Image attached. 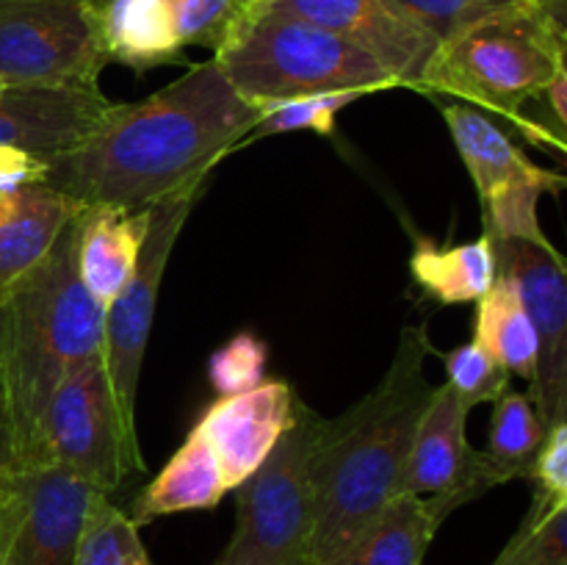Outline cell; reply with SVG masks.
<instances>
[{"mask_svg": "<svg viewBox=\"0 0 567 565\" xmlns=\"http://www.w3.org/2000/svg\"><path fill=\"white\" fill-rule=\"evenodd\" d=\"M260 114L214 59L203 61L150 97L111 103L81 144L48 158L44 183L81 208H150L205 186L210 170L241 147Z\"/></svg>", "mask_w": 567, "mask_h": 565, "instance_id": "6da1fadb", "label": "cell"}, {"mask_svg": "<svg viewBox=\"0 0 567 565\" xmlns=\"http://www.w3.org/2000/svg\"><path fill=\"white\" fill-rule=\"evenodd\" d=\"M424 325L399 336L380 386L336 419H321L313 463V565H336L402 485L421 415L437 386L424 374L432 355Z\"/></svg>", "mask_w": 567, "mask_h": 565, "instance_id": "7a4b0ae2", "label": "cell"}, {"mask_svg": "<svg viewBox=\"0 0 567 565\" xmlns=\"http://www.w3.org/2000/svg\"><path fill=\"white\" fill-rule=\"evenodd\" d=\"M105 308L78 275V214L28 275L0 291V397L17 465H33L39 424L66 374L103 352Z\"/></svg>", "mask_w": 567, "mask_h": 565, "instance_id": "3957f363", "label": "cell"}, {"mask_svg": "<svg viewBox=\"0 0 567 565\" xmlns=\"http://www.w3.org/2000/svg\"><path fill=\"white\" fill-rule=\"evenodd\" d=\"M567 0H524L460 28L426 61L421 92L513 120L567 70Z\"/></svg>", "mask_w": 567, "mask_h": 565, "instance_id": "277c9868", "label": "cell"}, {"mask_svg": "<svg viewBox=\"0 0 567 565\" xmlns=\"http://www.w3.org/2000/svg\"><path fill=\"white\" fill-rule=\"evenodd\" d=\"M214 61L227 83L260 111L305 94L399 89L396 78L369 53L266 0Z\"/></svg>", "mask_w": 567, "mask_h": 565, "instance_id": "5b68a950", "label": "cell"}, {"mask_svg": "<svg viewBox=\"0 0 567 565\" xmlns=\"http://www.w3.org/2000/svg\"><path fill=\"white\" fill-rule=\"evenodd\" d=\"M324 415L297 397L293 424L236 491V532L216 565H313L310 463Z\"/></svg>", "mask_w": 567, "mask_h": 565, "instance_id": "8992f818", "label": "cell"}, {"mask_svg": "<svg viewBox=\"0 0 567 565\" xmlns=\"http://www.w3.org/2000/svg\"><path fill=\"white\" fill-rule=\"evenodd\" d=\"M37 463L64 465L100 493L116 491L131 471H144L138 435L122 421L103 352L75 366L53 391L39 424Z\"/></svg>", "mask_w": 567, "mask_h": 565, "instance_id": "52a82bcc", "label": "cell"}, {"mask_svg": "<svg viewBox=\"0 0 567 565\" xmlns=\"http://www.w3.org/2000/svg\"><path fill=\"white\" fill-rule=\"evenodd\" d=\"M86 0H0V83L97 89L109 66Z\"/></svg>", "mask_w": 567, "mask_h": 565, "instance_id": "ba28073f", "label": "cell"}, {"mask_svg": "<svg viewBox=\"0 0 567 565\" xmlns=\"http://www.w3.org/2000/svg\"><path fill=\"white\" fill-rule=\"evenodd\" d=\"M199 192H203V186H194L150 205L147 238H144L136 269H133L131 280L122 288L120 297L105 308V374H109L122 421H125V427L133 435H136L138 377H142L150 332H153L161 280H164L172 249H175L177 236H181Z\"/></svg>", "mask_w": 567, "mask_h": 565, "instance_id": "9c48e42d", "label": "cell"}, {"mask_svg": "<svg viewBox=\"0 0 567 565\" xmlns=\"http://www.w3.org/2000/svg\"><path fill=\"white\" fill-rule=\"evenodd\" d=\"M94 491L59 463L0 474V565H72Z\"/></svg>", "mask_w": 567, "mask_h": 565, "instance_id": "30bf717a", "label": "cell"}, {"mask_svg": "<svg viewBox=\"0 0 567 565\" xmlns=\"http://www.w3.org/2000/svg\"><path fill=\"white\" fill-rule=\"evenodd\" d=\"M496 271L515 282L537 336L529 393L543 427L567 421V275L557 247L493 242Z\"/></svg>", "mask_w": 567, "mask_h": 565, "instance_id": "8fae6325", "label": "cell"}, {"mask_svg": "<svg viewBox=\"0 0 567 565\" xmlns=\"http://www.w3.org/2000/svg\"><path fill=\"white\" fill-rule=\"evenodd\" d=\"M275 9L316 22L385 66L399 86L419 89L437 39L393 0H266Z\"/></svg>", "mask_w": 567, "mask_h": 565, "instance_id": "7c38bea8", "label": "cell"}, {"mask_svg": "<svg viewBox=\"0 0 567 565\" xmlns=\"http://www.w3.org/2000/svg\"><path fill=\"white\" fill-rule=\"evenodd\" d=\"M297 393L286 380H264L252 391L221 397L205 410L197 430L208 441L227 491L241 485L264 465L288 427L293 424Z\"/></svg>", "mask_w": 567, "mask_h": 565, "instance_id": "4fadbf2b", "label": "cell"}, {"mask_svg": "<svg viewBox=\"0 0 567 565\" xmlns=\"http://www.w3.org/2000/svg\"><path fill=\"white\" fill-rule=\"evenodd\" d=\"M111 100L100 89H0V147L55 158L81 144Z\"/></svg>", "mask_w": 567, "mask_h": 565, "instance_id": "5bb4252c", "label": "cell"}, {"mask_svg": "<svg viewBox=\"0 0 567 565\" xmlns=\"http://www.w3.org/2000/svg\"><path fill=\"white\" fill-rule=\"evenodd\" d=\"M441 114L482 205L518 186H543L548 194H559L567 186L563 172L537 166L524 153V147H518L513 136L502 131L482 109L452 103L443 105Z\"/></svg>", "mask_w": 567, "mask_h": 565, "instance_id": "9a60e30c", "label": "cell"}, {"mask_svg": "<svg viewBox=\"0 0 567 565\" xmlns=\"http://www.w3.org/2000/svg\"><path fill=\"white\" fill-rule=\"evenodd\" d=\"M147 227L150 208L83 205L78 210V275L103 308H109L131 280Z\"/></svg>", "mask_w": 567, "mask_h": 565, "instance_id": "2e32d148", "label": "cell"}, {"mask_svg": "<svg viewBox=\"0 0 567 565\" xmlns=\"http://www.w3.org/2000/svg\"><path fill=\"white\" fill-rule=\"evenodd\" d=\"M81 205L48 183L0 194V291L20 280L53 249Z\"/></svg>", "mask_w": 567, "mask_h": 565, "instance_id": "e0dca14e", "label": "cell"}, {"mask_svg": "<svg viewBox=\"0 0 567 565\" xmlns=\"http://www.w3.org/2000/svg\"><path fill=\"white\" fill-rule=\"evenodd\" d=\"M97 20L109 61L136 75L166 64H186L166 0H86Z\"/></svg>", "mask_w": 567, "mask_h": 565, "instance_id": "ac0fdd59", "label": "cell"}, {"mask_svg": "<svg viewBox=\"0 0 567 565\" xmlns=\"http://www.w3.org/2000/svg\"><path fill=\"white\" fill-rule=\"evenodd\" d=\"M465 421H468V408L446 386H437L415 430L399 493L426 499L446 491L457 480L474 452L465 438Z\"/></svg>", "mask_w": 567, "mask_h": 565, "instance_id": "d6986e66", "label": "cell"}, {"mask_svg": "<svg viewBox=\"0 0 567 565\" xmlns=\"http://www.w3.org/2000/svg\"><path fill=\"white\" fill-rule=\"evenodd\" d=\"M227 493L225 476L203 432L194 427L183 446L169 458L153 482L136 496L133 524H150L161 515L214 510Z\"/></svg>", "mask_w": 567, "mask_h": 565, "instance_id": "ffe728a7", "label": "cell"}, {"mask_svg": "<svg viewBox=\"0 0 567 565\" xmlns=\"http://www.w3.org/2000/svg\"><path fill=\"white\" fill-rule=\"evenodd\" d=\"M410 275L426 297L441 305L480 302L496 282V253L482 233L476 242L441 247L421 236L410 253Z\"/></svg>", "mask_w": 567, "mask_h": 565, "instance_id": "44dd1931", "label": "cell"}, {"mask_svg": "<svg viewBox=\"0 0 567 565\" xmlns=\"http://www.w3.org/2000/svg\"><path fill=\"white\" fill-rule=\"evenodd\" d=\"M435 532L424 499L396 493L336 565H421Z\"/></svg>", "mask_w": 567, "mask_h": 565, "instance_id": "7402d4cb", "label": "cell"}, {"mask_svg": "<svg viewBox=\"0 0 567 565\" xmlns=\"http://www.w3.org/2000/svg\"><path fill=\"white\" fill-rule=\"evenodd\" d=\"M474 341H480L509 377H524L532 382L537 366V336L518 288L507 275L496 271L491 291L476 302Z\"/></svg>", "mask_w": 567, "mask_h": 565, "instance_id": "603a6c76", "label": "cell"}, {"mask_svg": "<svg viewBox=\"0 0 567 565\" xmlns=\"http://www.w3.org/2000/svg\"><path fill=\"white\" fill-rule=\"evenodd\" d=\"M546 438V427L537 419V410L526 393L507 391L493 402L491 438H487V458L504 471L509 482L529 476L532 460Z\"/></svg>", "mask_w": 567, "mask_h": 565, "instance_id": "cb8c5ba5", "label": "cell"}, {"mask_svg": "<svg viewBox=\"0 0 567 565\" xmlns=\"http://www.w3.org/2000/svg\"><path fill=\"white\" fill-rule=\"evenodd\" d=\"M72 565H153V559L131 515L111 504L109 493H94Z\"/></svg>", "mask_w": 567, "mask_h": 565, "instance_id": "d4e9b609", "label": "cell"}, {"mask_svg": "<svg viewBox=\"0 0 567 565\" xmlns=\"http://www.w3.org/2000/svg\"><path fill=\"white\" fill-rule=\"evenodd\" d=\"M181 48L219 53L260 11L264 0H166Z\"/></svg>", "mask_w": 567, "mask_h": 565, "instance_id": "484cf974", "label": "cell"}, {"mask_svg": "<svg viewBox=\"0 0 567 565\" xmlns=\"http://www.w3.org/2000/svg\"><path fill=\"white\" fill-rule=\"evenodd\" d=\"M493 565H567V502L535 491L529 513Z\"/></svg>", "mask_w": 567, "mask_h": 565, "instance_id": "4316f807", "label": "cell"}, {"mask_svg": "<svg viewBox=\"0 0 567 565\" xmlns=\"http://www.w3.org/2000/svg\"><path fill=\"white\" fill-rule=\"evenodd\" d=\"M365 89H347V92H321L305 94V97L282 100V103L266 105L260 122L249 133L252 138L277 136V133L293 131H316L321 136H330L336 131V120L343 109L365 97Z\"/></svg>", "mask_w": 567, "mask_h": 565, "instance_id": "83f0119b", "label": "cell"}, {"mask_svg": "<svg viewBox=\"0 0 567 565\" xmlns=\"http://www.w3.org/2000/svg\"><path fill=\"white\" fill-rule=\"evenodd\" d=\"M432 355H441L443 371H446V382L443 386L465 404V408H474L482 402H496L504 391L509 388V374L491 358L485 347L480 341H465L457 343L449 352H437L432 349Z\"/></svg>", "mask_w": 567, "mask_h": 565, "instance_id": "f1b7e54d", "label": "cell"}, {"mask_svg": "<svg viewBox=\"0 0 567 565\" xmlns=\"http://www.w3.org/2000/svg\"><path fill=\"white\" fill-rule=\"evenodd\" d=\"M269 347L255 332H238L225 347L216 349L208 360V382L221 397L252 391L266 380Z\"/></svg>", "mask_w": 567, "mask_h": 565, "instance_id": "f546056e", "label": "cell"}, {"mask_svg": "<svg viewBox=\"0 0 567 565\" xmlns=\"http://www.w3.org/2000/svg\"><path fill=\"white\" fill-rule=\"evenodd\" d=\"M393 3L441 44L460 28L471 25V22L482 20L498 9L524 3V0H393Z\"/></svg>", "mask_w": 567, "mask_h": 565, "instance_id": "4dcf8cb0", "label": "cell"}, {"mask_svg": "<svg viewBox=\"0 0 567 565\" xmlns=\"http://www.w3.org/2000/svg\"><path fill=\"white\" fill-rule=\"evenodd\" d=\"M526 480H535L537 491L567 502V421L548 427Z\"/></svg>", "mask_w": 567, "mask_h": 565, "instance_id": "1f68e13d", "label": "cell"}, {"mask_svg": "<svg viewBox=\"0 0 567 565\" xmlns=\"http://www.w3.org/2000/svg\"><path fill=\"white\" fill-rule=\"evenodd\" d=\"M48 161L17 147H0V194L20 192V188L44 183Z\"/></svg>", "mask_w": 567, "mask_h": 565, "instance_id": "d6a6232c", "label": "cell"}, {"mask_svg": "<svg viewBox=\"0 0 567 565\" xmlns=\"http://www.w3.org/2000/svg\"><path fill=\"white\" fill-rule=\"evenodd\" d=\"M14 465H17V458H14V441H11L9 419H6L3 397H0V469H14Z\"/></svg>", "mask_w": 567, "mask_h": 565, "instance_id": "836d02e7", "label": "cell"}, {"mask_svg": "<svg viewBox=\"0 0 567 565\" xmlns=\"http://www.w3.org/2000/svg\"><path fill=\"white\" fill-rule=\"evenodd\" d=\"M3 471H6V469H0V474H3Z\"/></svg>", "mask_w": 567, "mask_h": 565, "instance_id": "e575fe53", "label": "cell"}, {"mask_svg": "<svg viewBox=\"0 0 567 565\" xmlns=\"http://www.w3.org/2000/svg\"><path fill=\"white\" fill-rule=\"evenodd\" d=\"M0 89H3V83H0Z\"/></svg>", "mask_w": 567, "mask_h": 565, "instance_id": "d590c367", "label": "cell"}]
</instances>
